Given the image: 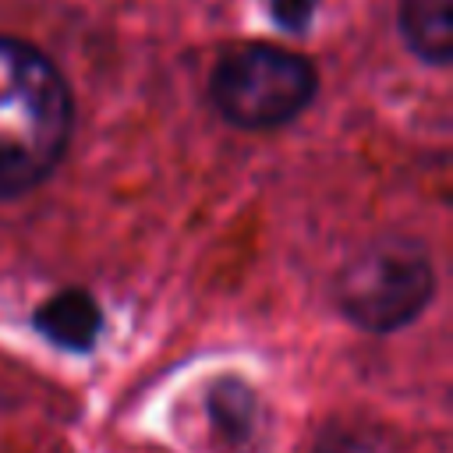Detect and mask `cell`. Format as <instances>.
Returning a JSON list of instances; mask_svg holds the SVG:
<instances>
[{"instance_id":"obj_2","label":"cell","mask_w":453,"mask_h":453,"mask_svg":"<svg viewBox=\"0 0 453 453\" xmlns=\"http://www.w3.org/2000/svg\"><path fill=\"white\" fill-rule=\"evenodd\" d=\"M315 88L319 78L311 60L273 42H244L226 50L209 81L219 117L244 131L290 124L308 110Z\"/></svg>"},{"instance_id":"obj_8","label":"cell","mask_w":453,"mask_h":453,"mask_svg":"<svg viewBox=\"0 0 453 453\" xmlns=\"http://www.w3.org/2000/svg\"><path fill=\"white\" fill-rule=\"evenodd\" d=\"M315 453H386V449L375 446L372 439H361V435H336L333 442L319 446Z\"/></svg>"},{"instance_id":"obj_6","label":"cell","mask_w":453,"mask_h":453,"mask_svg":"<svg viewBox=\"0 0 453 453\" xmlns=\"http://www.w3.org/2000/svg\"><path fill=\"white\" fill-rule=\"evenodd\" d=\"M216 407V425L226 432V442H241L251 435L255 425V411H251V393L241 382H223V393L212 396Z\"/></svg>"},{"instance_id":"obj_5","label":"cell","mask_w":453,"mask_h":453,"mask_svg":"<svg viewBox=\"0 0 453 453\" xmlns=\"http://www.w3.org/2000/svg\"><path fill=\"white\" fill-rule=\"evenodd\" d=\"M449 0H403L400 7V35L425 64H449L453 57V28H449Z\"/></svg>"},{"instance_id":"obj_4","label":"cell","mask_w":453,"mask_h":453,"mask_svg":"<svg viewBox=\"0 0 453 453\" xmlns=\"http://www.w3.org/2000/svg\"><path fill=\"white\" fill-rule=\"evenodd\" d=\"M32 322L50 343L64 350H92L103 333V308L88 290L67 287V290L50 294L35 308Z\"/></svg>"},{"instance_id":"obj_3","label":"cell","mask_w":453,"mask_h":453,"mask_svg":"<svg viewBox=\"0 0 453 453\" xmlns=\"http://www.w3.org/2000/svg\"><path fill=\"white\" fill-rule=\"evenodd\" d=\"M435 294V269L421 244L389 237L354 255L336 276L340 311L368 333L411 326Z\"/></svg>"},{"instance_id":"obj_7","label":"cell","mask_w":453,"mask_h":453,"mask_svg":"<svg viewBox=\"0 0 453 453\" xmlns=\"http://www.w3.org/2000/svg\"><path fill=\"white\" fill-rule=\"evenodd\" d=\"M315 0H273V14L280 25H290V28H301L308 25V14H311Z\"/></svg>"},{"instance_id":"obj_1","label":"cell","mask_w":453,"mask_h":453,"mask_svg":"<svg viewBox=\"0 0 453 453\" xmlns=\"http://www.w3.org/2000/svg\"><path fill=\"white\" fill-rule=\"evenodd\" d=\"M74 103L57 64L0 35V198L32 191L53 173L71 138Z\"/></svg>"}]
</instances>
